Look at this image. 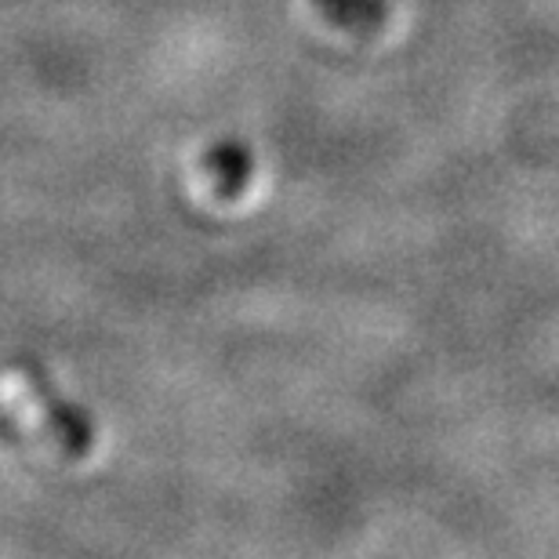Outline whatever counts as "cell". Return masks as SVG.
I'll use <instances>...</instances> for the list:
<instances>
[{
	"label": "cell",
	"instance_id": "obj_3",
	"mask_svg": "<svg viewBox=\"0 0 559 559\" xmlns=\"http://www.w3.org/2000/svg\"><path fill=\"white\" fill-rule=\"evenodd\" d=\"M320 11L345 29H378L385 22V0H317Z\"/></svg>",
	"mask_w": 559,
	"mask_h": 559
},
{
	"label": "cell",
	"instance_id": "obj_1",
	"mask_svg": "<svg viewBox=\"0 0 559 559\" xmlns=\"http://www.w3.org/2000/svg\"><path fill=\"white\" fill-rule=\"evenodd\" d=\"M0 411L26 429L29 436L44 440V447L59 451L66 457H84L95 447V429L87 425L73 407L59 404L48 385L37 374L11 367L0 374Z\"/></svg>",
	"mask_w": 559,
	"mask_h": 559
},
{
	"label": "cell",
	"instance_id": "obj_2",
	"mask_svg": "<svg viewBox=\"0 0 559 559\" xmlns=\"http://www.w3.org/2000/svg\"><path fill=\"white\" fill-rule=\"evenodd\" d=\"M200 167H204L207 182L218 186L222 193H240V189L248 186L254 160H251L248 145L226 142V145H215V150H211L204 160H200Z\"/></svg>",
	"mask_w": 559,
	"mask_h": 559
}]
</instances>
